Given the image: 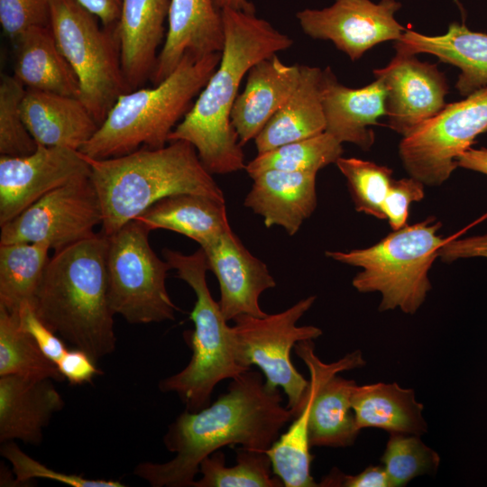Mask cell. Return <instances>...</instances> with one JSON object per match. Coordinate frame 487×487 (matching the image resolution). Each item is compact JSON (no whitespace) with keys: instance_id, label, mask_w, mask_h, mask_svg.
<instances>
[{"instance_id":"obj_1","label":"cell","mask_w":487,"mask_h":487,"mask_svg":"<svg viewBox=\"0 0 487 487\" xmlns=\"http://www.w3.org/2000/svg\"><path fill=\"white\" fill-rule=\"evenodd\" d=\"M280 388L251 369L231 380L227 391L198 411L185 409L163 436L175 456L165 463L142 462L133 473L153 487H192L201 461L225 446L266 451L293 413L282 405Z\"/></svg>"},{"instance_id":"obj_2","label":"cell","mask_w":487,"mask_h":487,"mask_svg":"<svg viewBox=\"0 0 487 487\" xmlns=\"http://www.w3.org/2000/svg\"><path fill=\"white\" fill-rule=\"evenodd\" d=\"M225 45L220 62L169 142L191 143L213 174L244 170V153L231 123L240 84L258 61L289 49L293 40L255 13L221 10Z\"/></svg>"},{"instance_id":"obj_3","label":"cell","mask_w":487,"mask_h":487,"mask_svg":"<svg viewBox=\"0 0 487 487\" xmlns=\"http://www.w3.org/2000/svg\"><path fill=\"white\" fill-rule=\"evenodd\" d=\"M108 236L102 232L54 253L36 290L33 310L55 334L97 362L115 349L108 298Z\"/></svg>"},{"instance_id":"obj_4","label":"cell","mask_w":487,"mask_h":487,"mask_svg":"<svg viewBox=\"0 0 487 487\" xmlns=\"http://www.w3.org/2000/svg\"><path fill=\"white\" fill-rule=\"evenodd\" d=\"M87 160L101 204V232L106 236L167 197L197 194L225 201L195 147L186 141H170L161 148H142L120 157Z\"/></svg>"},{"instance_id":"obj_5","label":"cell","mask_w":487,"mask_h":487,"mask_svg":"<svg viewBox=\"0 0 487 487\" xmlns=\"http://www.w3.org/2000/svg\"><path fill=\"white\" fill-rule=\"evenodd\" d=\"M220 59L221 52L200 59L186 54L177 68L153 87H140L123 94L79 152L88 158L102 160L142 148L164 147Z\"/></svg>"},{"instance_id":"obj_6","label":"cell","mask_w":487,"mask_h":487,"mask_svg":"<svg viewBox=\"0 0 487 487\" xmlns=\"http://www.w3.org/2000/svg\"><path fill=\"white\" fill-rule=\"evenodd\" d=\"M162 256L177 271V277L193 289L196 302L190 313L195 326L190 335L191 358L181 371L161 380L159 388L176 393L187 410L198 411L210 404L212 392L220 381L232 380L251 368L233 326H228L219 303L210 293L204 250L200 247L192 254H184L164 248Z\"/></svg>"},{"instance_id":"obj_7","label":"cell","mask_w":487,"mask_h":487,"mask_svg":"<svg viewBox=\"0 0 487 487\" xmlns=\"http://www.w3.org/2000/svg\"><path fill=\"white\" fill-rule=\"evenodd\" d=\"M440 227L441 223L430 216L393 231L370 247L326 251V255L362 268L352 284L361 293L379 292L380 311L400 309L412 315L432 288L428 272L438 258V251L454 236L437 234Z\"/></svg>"},{"instance_id":"obj_8","label":"cell","mask_w":487,"mask_h":487,"mask_svg":"<svg viewBox=\"0 0 487 487\" xmlns=\"http://www.w3.org/2000/svg\"><path fill=\"white\" fill-rule=\"evenodd\" d=\"M78 0H52L50 26L80 84V100L97 124L129 91L121 65L115 27H100Z\"/></svg>"},{"instance_id":"obj_9","label":"cell","mask_w":487,"mask_h":487,"mask_svg":"<svg viewBox=\"0 0 487 487\" xmlns=\"http://www.w3.org/2000/svg\"><path fill=\"white\" fill-rule=\"evenodd\" d=\"M150 229L134 219L108 236L106 257L108 298L114 314L130 324L175 319L178 309L167 289L171 270L152 250Z\"/></svg>"},{"instance_id":"obj_10","label":"cell","mask_w":487,"mask_h":487,"mask_svg":"<svg viewBox=\"0 0 487 487\" xmlns=\"http://www.w3.org/2000/svg\"><path fill=\"white\" fill-rule=\"evenodd\" d=\"M315 300L316 296H309L280 313L262 317L240 315L233 319L246 364L250 368L256 365L269 386L283 390L293 418L305 403L308 381L296 370L290 354L297 343L316 339L323 334L315 326H297Z\"/></svg>"},{"instance_id":"obj_11","label":"cell","mask_w":487,"mask_h":487,"mask_svg":"<svg viewBox=\"0 0 487 487\" xmlns=\"http://www.w3.org/2000/svg\"><path fill=\"white\" fill-rule=\"evenodd\" d=\"M487 131V87L446 105L436 115L404 136L399 146L410 177L425 186H440L458 167L457 158Z\"/></svg>"},{"instance_id":"obj_12","label":"cell","mask_w":487,"mask_h":487,"mask_svg":"<svg viewBox=\"0 0 487 487\" xmlns=\"http://www.w3.org/2000/svg\"><path fill=\"white\" fill-rule=\"evenodd\" d=\"M102 209L90 175L53 189L1 226L0 244H44L54 253L92 237Z\"/></svg>"},{"instance_id":"obj_13","label":"cell","mask_w":487,"mask_h":487,"mask_svg":"<svg viewBox=\"0 0 487 487\" xmlns=\"http://www.w3.org/2000/svg\"><path fill=\"white\" fill-rule=\"evenodd\" d=\"M396 0H335L323 9H304L296 17L302 31L316 40L332 41L353 61L386 41H399L406 29L397 22Z\"/></svg>"},{"instance_id":"obj_14","label":"cell","mask_w":487,"mask_h":487,"mask_svg":"<svg viewBox=\"0 0 487 487\" xmlns=\"http://www.w3.org/2000/svg\"><path fill=\"white\" fill-rule=\"evenodd\" d=\"M87 175V157L69 148L38 145L28 155H0V226L53 189Z\"/></svg>"},{"instance_id":"obj_15","label":"cell","mask_w":487,"mask_h":487,"mask_svg":"<svg viewBox=\"0 0 487 487\" xmlns=\"http://www.w3.org/2000/svg\"><path fill=\"white\" fill-rule=\"evenodd\" d=\"M294 349L309 371L306 400L287 431L266 453L271 458L273 473L285 487H317L318 483L310 473L313 456L308 437V421L315 398L327 379L342 372L360 368L365 361L362 352L356 350L335 362L324 363L316 355L312 340L300 341Z\"/></svg>"},{"instance_id":"obj_16","label":"cell","mask_w":487,"mask_h":487,"mask_svg":"<svg viewBox=\"0 0 487 487\" xmlns=\"http://www.w3.org/2000/svg\"><path fill=\"white\" fill-rule=\"evenodd\" d=\"M373 74L385 86L389 127L403 137L446 106L447 81L436 64L422 62L415 55L396 53L386 67L374 69Z\"/></svg>"},{"instance_id":"obj_17","label":"cell","mask_w":487,"mask_h":487,"mask_svg":"<svg viewBox=\"0 0 487 487\" xmlns=\"http://www.w3.org/2000/svg\"><path fill=\"white\" fill-rule=\"evenodd\" d=\"M201 248L209 271L217 279L218 303L225 318L229 321L240 315L266 316L259 299L263 291L274 288L276 281L267 265L245 248L232 228Z\"/></svg>"},{"instance_id":"obj_18","label":"cell","mask_w":487,"mask_h":487,"mask_svg":"<svg viewBox=\"0 0 487 487\" xmlns=\"http://www.w3.org/2000/svg\"><path fill=\"white\" fill-rule=\"evenodd\" d=\"M168 28L151 78L161 82L186 54L196 59L222 52L225 30L222 13L214 0H170Z\"/></svg>"},{"instance_id":"obj_19","label":"cell","mask_w":487,"mask_h":487,"mask_svg":"<svg viewBox=\"0 0 487 487\" xmlns=\"http://www.w3.org/2000/svg\"><path fill=\"white\" fill-rule=\"evenodd\" d=\"M170 5V0H122L115 32L129 91L142 87L152 76L166 37Z\"/></svg>"},{"instance_id":"obj_20","label":"cell","mask_w":487,"mask_h":487,"mask_svg":"<svg viewBox=\"0 0 487 487\" xmlns=\"http://www.w3.org/2000/svg\"><path fill=\"white\" fill-rule=\"evenodd\" d=\"M51 379L0 376V442L20 440L38 446L43 430L64 400Z\"/></svg>"},{"instance_id":"obj_21","label":"cell","mask_w":487,"mask_h":487,"mask_svg":"<svg viewBox=\"0 0 487 487\" xmlns=\"http://www.w3.org/2000/svg\"><path fill=\"white\" fill-rule=\"evenodd\" d=\"M246 75L231 112L242 146L255 139L290 96L299 80L300 65H287L274 54L255 63Z\"/></svg>"},{"instance_id":"obj_22","label":"cell","mask_w":487,"mask_h":487,"mask_svg":"<svg viewBox=\"0 0 487 487\" xmlns=\"http://www.w3.org/2000/svg\"><path fill=\"white\" fill-rule=\"evenodd\" d=\"M321 97L326 117V132L341 143L351 142L368 150L374 142L370 125L378 124L385 115L386 89L376 78L361 88H350L340 84L331 70L322 71Z\"/></svg>"},{"instance_id":"obj_23","label":"cell","mask_w":487,"mask_h":487,"mask_svg":"<svg viewBox=\"0 0 487 487\" xmlns=\"http://www.w3.org/2000/svg\"><path fill=\"white\" fill-rule=\"evenodd\" d=\"M317 173L266 170L253 178L244 205L263 219L295 235L317 207Z\"/></svg>"},{"instance_id":"obj_24","label":"cell","mask_w":487,"mask_h":487,"mask_svg":"<svg viewBox=\"0 0 487 487\" xmlns=\"http://www.w3.org/2000/svg\"><path fill=\"white\" fill-rule=\"evenodd\" d=\"M23 120L38 145L79 151L99 124L80 98L26 88Z\"/></svg>"},{"instance_id":"obj_25","label":"cell","mask_w":487,"mask_h":487,"mask_svg":"<svg viewBox=\"0 0 487 487\" xmlns=\"http://www.w3.org/2000/svg\"><path fill=\"white\" fill-rule=\"evenodd\" d=\"M396 53H428L460 69L456 82L459 93L467 96L487 87V34L452 23L439 36H427L406 30L394 45Z\"/></svg>"},{"instance_id":"obj_26","label":"cell","mask_w":487,"mask_h":487,"mask_svg":"<svg viewBox=\"0 0 487 487\" xmlns=\"http://www.w3.org/2000/svg\"><path fill=\"white\" fill-rule=\"evenodd\" d=\"M322 71L317 67L300 65L296 88L254 139L257 154L326 131Z\"/></svg>"},{"instance_id":"obj_27","label":"cell","mask_w":487,"mask_h":487,"mask_svg":"<svg viewBox=\"0 0 487 487\" xmlns=\"http://www.w3.org/2000/svg\"><path fill=\"white\" fill-rule=\"evenodd\" d=\"M14 76L26 88L80 98V84L51 26H32L14 41Z\"/></svg>"},{"instance_id":"obj_28","label":"cell","mask_w":487,"mask_h":487,"mask_svg":"<svg viewBox=\"0 0 487 487\" xmlns=\"http://www.w3.org/2000/svg\"><path fill=\"white\" fill-rule=\"evenodd\" d=\"M136 219L151 231H173L194 240L200 247L215 242L231 228L225 201L197 194L167 197Z\"/></svg>"},{"instance_id":"obj_29","label":"cell","mask_w":487,"mask_h":487,"mask_svg":"<svg viewBox=\"0 0 487 487\" xmlns=\"http://www.w3.org/2000/svg\"><path fill=\"white\" fill-rule=\"evenodd\" d=\"M356 427L381 428L391 433L421 436L427 430L423 405L412 389L398 383L356 385L352 396Z\"/></svg>"},{"instance_id":"obj_30","label":"cell","mask_w":487,"mask_h":487,"mask_svg":"<svg viewBox=\"0 0 487 487\" xmlns=\"http://www.w3.org/2000/svg\"><path fill=\"white\" fill-rule=\"evenodd\" d=\"M353 380L335 374L320 387L310 413V446L347 447L360 430L356 427L352 396L356 387Z\"/></svg>"},{"instance_id":"obj_31","label":"cell","mask_w":487,"mask_h":487,"mask_svg":"<svg viewBox=\"0 0 487 487\" xmlns=\"http://www.w3.org/2000/svg\"><path fill=\"white\" fill-rule=\"evenodd\" d=\"M50 250L36 243L0 244V306L14 314L24 305L33 306Z\"/></svg>"},{"instance_id":"obj_32","label":"cell","mask_w":487,"mask_h":487,"mask_svg":"<svg viewBox=\"0 0 487 487\" xmlns=\"http://www.w3.org/2000/svg\"><path fill=\"white\" fill-rule=\"evenodd\" d=\"M201 478L192 487H282L273 473L266 451L240 446L236 448V464L225 466V456L216 450L199 464Z\"/></svg>"},{"instance_id":"obj_33","label":"cell","mask_w":487,"mask_h":487,"mask_svg":"<svg viewBox=\"0 0 487 487\" xmlns=\"http://www.w3.org/2000/svg\"><path fill=\"white\" fill-rule=\"evenodd\" d=\"M342 143L327 132L281 145L257 154L246 163L245 170L253 179L266 170L317 173L342 157Z\"/></svg>"},{"instance_id":"obj_34","label":"cell","mask_w":487,"mask_h":487,"mask_svg":"<svg viewBox=\"0 0 487 487\" xmlns=\"http://www.w3.org/2000/svg\"><path fill=\"white\" fill-rule=\"evenodd\" d=\"M5 375L64 380L56 363L21 328L17 316L0 306V376Z\"/></svg>"},{"instance_id":"obj_35","label":"cell","mask_w":487,"mask_h":487,"mask_svg":"<svg viewBox=\"0 0 487 487\" xmlns=\"http://www.w3.org/2000/svg\"><path fill=\"white\" fill-rule=\"evenodd\" d=\"M381 461L391 487H400L418 476L436 473L440 456L420 436L391 433Z\"/></svg>"},{"instance_id":"obj_36","label":"cell","mask_w":487,"mask_h":487,"mask_svg":"<svg viewBox=\"0 0 487 487\" xmlns=\"http://www.w3.org/2000/svg\"><path fill=\"white\" fill-rule=\"evenodd\" d=\"M335 164L346 179L355 209L385 219L382 205L393 179L392 170L386 166L353 157H340Z\"/></svg>"},{"instance_id":"obj_37","label":"cell","mask_w":487,"mask_h":487,"mask_svg":"<svg viewBox=\"0 0 487 487\" xmlns=\"http://www.w3.org/2000/svg\"><path fill=\"white\" fill-rule=\"evenodd\" d=\"M26 87L14 75L0 80V155L23 156L32 153L38 144L22 116L21 105Z\"/></svg>"},{"instance_id":"obj_38","label":"cell","mask_w":487,"mask_h":487,"mask_svg":"<svg viewBox=\"0 0 487 487\" xmlns=\"http://www.w3.org/2000/svg\"><path fill=\"white\" fill-rule=\"evenodd\" d=\"M1 455L12 465L15 482L25 483L32 479H47L72 487H124L120 481L89 479L82 474L66 473L47 467L25 454L14 441L4 443Z\"/></svg>"},{"instance_id":"obj_39","label":"cell","mask_w":487,"mask_h":487,"mask_svg":"<svg viewBox=\"0 0 487 487\" xmlns=\"http://www.w3.org/2000/svg\"><path fill=\"white\" fill-rule=\"evenodd\" d=\"M52 0H0V23L14 41L32 26H50Z\"/></svg>"},{"instance_id":"obj_40","label":"cell","mask_w":487,"mask_h":487,"mask_svg":"<svg viewBox=\"0 0 487 487\" xmlns=\"http://www.w3.org/2000/svg\"><path fill=\"white\" fill-rule=\"evenodd\" d=\"M424 188L425 185L413 177L392 179L382 209L393 231L407 225L409 208L413 202L423 199Z\"/></svg>"},{"instance_id":"obj_41","label":"cell","mask_w":487,"mask_h":487,"mask_svg":"<svg viewBox=\"0 0 487 487\" xmlns=\"http://www.w3.org/2000/svg\"><path fill=\"white\" fill-rule=\"evenodd\" d=\"M15 315L21 328L32 337L51 361L57 363L68 350L64 340L37 317L31 305L23 306Z\"/></svg>"},{"instance_id":"obj_42","label":"cell","mask_w":487,"mask_h":487,"mask_svg":"<svg viewBox=\"0 0 487 487\" xmlns=\"http://www.w3.org/2000/svg\"><path fill=\"white\" fill-rule=\"evenodd\" d=\"M96 361L81 349H68L56 363L64 379L72 385L89 383L101 372Z\"/></svg>"},{"instance_id":"obj_43","label":"cell","mask_w":487,"mask_h":487,"mask_svg":"<svg viewBox=\"0 0 487 487\" xmlns=\"http://www.w3.org/2000/svg\"><path fill=\"white\" fill-rule=\"evenodd\" d=\"M318 486L323 487H391L383 465H370L361 473L349 475L333 469Z\"/></svg>"},{"instance_id":"obj_44","label":"cell","mask_w":487,"mask_h":487,"mask_svg":"<svg viewBox=\"0 0 487 487\" xmlns=\"http://www.w3.org/2000/svg\"><path fill=\"white\" fill-rule=\"evenodd\" d=\"M464 231L455 234L440 248L438 258L446 262L473 257L487 258V234L459 238Z\"/></svg>"},{"instance_id":"obj_45","label":"cell","mask_w":487,"mask_h":487,"mask_svg":"<svg viewBox=\"0 0 487 487\" xmlns=\"http://www.w3.org/2000/svg\"><path fill=\"white\" fill-rule=\"evenodd\" d=\"M95 14L105 27H115L120 16L122 0H78Z\"/></svg>"},{"instance_id":"obj_46","label":"cell","mask_w":487,"mask_h":487,"mask_svg":"<svg viewBox=\"0 0 487 487\" xmlns=\"http://www.w3.org/2000/svg\"><path fill=\"white\" fill-rule=\"evenodd\" d=\"M457 166L487 175V148L472 147L457 158Z\"/></svg>"},{"instance_id":"obj_47","label":"cell","mask_w":487,"mask_h":487,"mask_svg":"<svg viewBox=\"0 0 487 487\" xmlns=\"http://www.w3.org/2000/svg\"><path fill=\"white\" fill-rule=\"evenodd\" d=\"M214 4L219 11L229 8L245 13H255L254 5L249 0H214Z\"/></svg>"}]
</instances>
